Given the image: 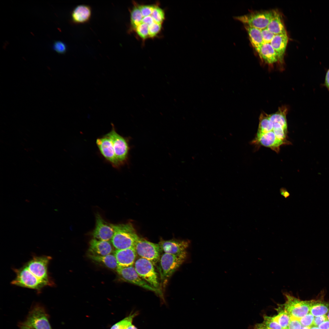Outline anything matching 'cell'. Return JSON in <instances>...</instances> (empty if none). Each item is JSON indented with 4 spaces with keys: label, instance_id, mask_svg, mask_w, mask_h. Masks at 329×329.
<instances>
[{
    "label": "cell",
    "instance_id": "16",
    "mask_svg": "<svg viewBox=\"0 0 329 329\" xmlns=\"http://www.w3.org/2000/svg\"><path fill=\"white\" fill-rule=\"evenodd\" d=\"M91 14V9L90 6L85 4L78 5L72 11L71 19L75 23H85L90 20Z\"/></svg>",
    "mask_w": 329,
    "mask_h": 329
},
{
    "label": "cell",
    "instance_id": "11",
    "mask_svg": "<svg viewBox=\"0 0 329 329\" xmlns=\"http://www.w3.org/2000/svg\"><path fill=\"white\" fill-rule=\"evenodd\" d=\"M116 271L119 275L124 281L154 292L164 300L161 290L152 287L142 279L133 266L124 267H118Z\"/></svg>",
    "mask_w": 329,
    "mask_h": 329
},
{
    "label": "cell",
    "instance_id": "36",
    "mask_svg": "<svg viewBox=\"0 0 329 329\" xmlns=\"http://www.w3.org/2000/svg\"><path fill=\"white\" fill-rule=\"evenodd\" d=\"M155 21L151 15L143 17L142 23H145L149 26Z\"/></svg>",
    "mask_w": 329,
    "mask_h": 329
},
{
    "label": "cell",
    "instance_id": "47",
    "mask_svg": "<svg viewBox=\"0 0 329 329\" xmlns=\"http://www.w3.org/2000/svg\"><path fill=\"white\" fill-rule=\"evenodd\" d=\"M283 329H289V328L288 327H286V328H283Z\"/></svg>",
    "mask_w": 329,
    "mask_h": 329
},
{
    "label": "cell",
    "instance_id": "31",
    "mask_svg": "<svg viewBox=\"0 0 329 329\" xmlns=\"http://www.w3.org/2000/svg\"><path fill=\"white\" fill-rule=\"evenodd\" d=\"M314 319V316L311 313H309L298 320L303 326L310 327L313 325Z\"/></svg>",
    "mask_w": 329,
    "mask_h": 329
},
{
    "label": "cell",
    "instance_id": "34",
    "mask_svg": "<svg viewBox=\"0 0 329 329\" xmlns=\"http://www.w3.org/2000/svg\"><path fill=\"white\" fill-rule=\"evenodd\" d=\"M301 327V324L298 320L290 317V320L288 326L289 329H300Z\"/></svg>",
    "mask_w": 329,
    "mask_h": 329
},
{
    "label": "cell",
    "instance_id": "3",
    "mask_svg": "<svg viewBox=\"0 0 329 329\" xmlns=\"http://www.w3.org/2000/svg\"><path fill=\"white\" fill-rule=\"evenodd\" d=\"M51 259L49 256H34L24 264L31 276L46 287H53L55 285L48 271V265Z\"/></svg>",
    "mask_w": 329,
    "mask_h": 329
},
{
    "label": "cell",
    "instance_id": "30",
    "mask_svg": "<svg viewBox=\"0 0 329 329\" xmlns=\"http://www.w3.org/2000/svg\"><path fill=\"white\" fill-rule=\"evenodd\" d=\"M261 30L264 43H270L275 35L270 31L267 28Z\"/></svg>",
    "mask_w": 329,
    "mask_h": 329
},
{
    "label": "cell",
    "instance_id": "1",
    "mask_svg": "<svg viewBox=\"0 0 329 329\" xmlns=\"http://www.w3.org/2000/svg\"><path fill=\"white\" fill-rule=\"evenodd\" d=\"M288 112L287 108L282 106L274 113H261L253 143L269 148L277 153L281 146L290 144L288 140Z\"/></svg>",
    "mask_w": 329,
    "mask_h": 329
},
{
    "label": "cell",
    "instance_id": "10",
    "mask_svg": "<svg viewBox=\"0 0 329 329\" xmlns=\"http://www.w3.org/2000/svg\"><path fill=\"white\" fill-rule=\"evenodd\" d=\"M137 254L155 265L159 261L162 251L159 244L140 238L134 246Z\"/></svg>",
    "mask_w": 329,
    "mask_h": 329
},
{
    "label": "cell",
    "instance_id": "23",
    "mask_svg": "<svg viewBox=\"0 0 329 329\" xmlns=\"http://www.w3.org/2000/svg\"><path fill=\"white\" fill-rule=\"evenodd\" d=\"M90 258L93 261L101 263L107 267L117 270L118 264L114 255L110 254L104 256H96L90 254Z\"/></svg>",
    "mask_w": 329,
    "mask_h": 329
},
{
    "label": "cell",
    "instance_id": "45",
    "mask_svg": "<svg viewBox=\"0 0 329 329\" xmlns=\"http://www.w3.org/2000/svg\"><path fill=\"white\" fill-rule=\"evenodd\" d=\"M110 329H116L114 325H113L111 328Z\"/></svg>",
    "mask_w": 329,
    "mask_h": 329
},
{
    "label": "cell",
    "instance_id": "2",
    "mask_svg": "<svg viewBox=\"0 0 329 329\" xmlns=\"http://www.w3.org/2000/svg\"><path fill=\"white\" fill-rule=\"evenodd\" d=\"M112 225L114 233L111 241L116 249L134 247L140 237L131 223Z\"/></svg>",
    "mask_w": 329,
    "mask_h": 329
},
{
    "label": "cell",
    "instance_id": "5",
    "mask_svg": "<svg viewBox=\"0 0 329 329\" xmlns=\"http://www.w3.org/2000/svg\"><path fill=\"white\" fill-rule=\"evenodd\" d=\"M284 295L285 302L281 305L290 317L299 320L309 313L312 300H301L288 293Z\"/></svg>",
    "mask_w": 329,
    "mask_h": 329
},
{
    "label": "cell",
    "instance_id": "19",
    "mask_svg": "<svg viewBox=\"0 0 329 329\" xmlns=\"http://www.w3.org/2000/svg\"><path fill=\"white\" fill-rule=\"evenodd\" d=\"M256 51L268 64H272L278 61V55L270 43H264Z\"/></svg>",
    "mask_w": 329,
    "mask_h": 329
},
{
    "label": "cell",
    "instance_id": "8",
    "mask_svg": "<svg viewBox=\"0 0 329 329\" xmlns=\"http://www.w3.org/2000/svg\"><path fill=\"white\" fill-rule=\"evenodd\" d=\"M274 10L256 11L235 17L244 25L262 30L267 27Z\"/></svg>",
    "mask_w": 329,
    "mask_h": 329
},
{
    "label": "cell",
    "instance_id": "4",
    "mask_svg": "<svg viewBox=\"0 0 329 329\" xmlns=\"http://www.w3.org/2000/svg\"><path fill=\"white\" fill-rule=\"evenodd\" d=\"M186 252L178 255L164 253L159 260V269L161 278L163 282H166L184 261L186 256Z\"/></svg>",
    "mask_w": 329,
    "mask_h": 329
},
{
    "label": "cell",
    "instance_id": "20",
    "mask_svg": "<svg viewBox=\"0 0 329 329\" xmlns=\"http://www.w3.org/2000/svg\"><path fill=\"white\" fill-rule=\"evenodd\" d=\"M267 28L275 35L286 32L279 12L274 10L273 16Z\"/></svg>",
    "mask_w": 329,
    "mask_h": 329
},
{
    "label": "cell",
    "instance_id": "25",
    "mask_svg": "<svg viewBox=\"0 0 329 329\" xmlns=\"http://www.w3.org/2000/svg\"><path fill=\"white\" fill-rule=\"evenodd\" d=\"M273 318L283 328L288 326L290 320V316L284 310H281L278 315Z\"/></svg>",
    "mask_w": 329,
    "mask_h": 329
},
{
    "label": "cell",
    "instance_id": "32",
    "mask_svg": "<svg viewBox=\"0 0 329 329\" xmlns=\"http://www.w3.org/2000/svg\"><path fill=\"white\" fill-rule=\"evenodd\" d=\"M143 17L151 15L155 5H138Z\"/></svg>",
    "mask_w": 329,
    "mask_h": 329
},
{
    "label": "cell",
    "instance_id": "38",
    "mask_svg": "<svg viewBox=\"0 0 329 329\" xmlns=\"http://www.w3.org/2000/svg\"><path fill=\"white\" fill-rule=\"evenodd\" d=\"M280 193L281 195L285 198L289 197L290 195V193L285 188H282L280 189Z\"/></svg>",
    "mask_w": 329,
    "mask_h": 329
},
{
    "label": "cell",
    "instance_id": "42",
    "mask_svg": "<svg viewBox=\"0 0 329 329\" xmlns=\"http://www.w3.org/2000/svg\"><path fill=\"white\" fill-rule=\"evenodd\" d=\"M126 329H137V328L134 325H133L131 324L128 326L126 327Z\"/></svg>",
    "mask_w": 329,
    "mask_h": 329
},
{
    "label": "cell",
    "instance_id": "13",
    "mask_svg": "<svg viewBox=\"0 0 329 329\" xmlns=\"http://www.w3.org/2000/svg\"><path fill=\"white\" fill-rule=\"evenodd\" d=\"M114 232L112 224L106 221L98 214L96 216V225L92 235L94 239L109 241L111 240Z\"/></svg>",
    "mask_w": 329,
    "mask_h": 329
},
{
    "label": "cell",
    "instance_id": "26",
    "mask_svg": "<svg viewBox=\"0 0 329 329\" xmlns=\"http://www.w3.org/2000/svg\"><path fill=\"white\" fill-rule=\"evenodd\" d=\"M151 16L154 21L158 23L162 24L165 19V14L164 11L157 5H155Z\"/></svg>",
    "mask_w": 329,
    "mask_h": 329
},
{
    "label": "cell",
    "instance_id": "12",
    "mask_svg": "<svg viewBox=\"0 0 329 329\" xmlns=\"http://www.w3.org/2000/svg\"><path fill=\"white\" fill-rule=\"evenodd\" d=\"M96 144L100 153L108 162L114 168L121 166L116 158L112 142L106 134L97 138Z\"/></svg>",
    "mask_w": 329,
    "mask_h": 329
},
{
    "label": "cell",
    "instance_id": "28",
    "mask_svg": "<svg viewBox=\"0 0 329 329\" xmlns=\"http://www.w3.org/2000/svg\"><path fill=\"white\" fill-rule=\"evenodd\" d=\"M263 324L271 329H283L282 327L276 321L273 317L264 316Z\"/></svg>",
    "mask_w": 329,
    "mask_h": 329
},
{
    "label": "cell",
    "instance_id": "24",
    "mask_svg": "<svg viewBox=\"0 0 329 329\" xmlns=\"http://www.w3.org/2000/svg\"><path fill=\"white\" fill-rule=\"evenodd\" d=\"M143 17L138 5H135L130 12L131 27L132 30H135L136 27L142 23Z\"/></svg>",
    "mask_w": 329,
    "mask_h": 329
},
{
    "label": "cell",
    "instance_id": "46",
    "mask_svg": "<svg viewBox=\"0 0 329 329\" xmlns=\"http://www.w3.org/2000/svg\"><path fill=\"white\" fill-rule=\"evenodd\" d=\"M327 317L328 319V320L329 321V311L328 312V314H327Z\"/></svg>",
    "mask_w": 329,
    "mask_h": 329
},
{
    "label": "cell",
    "instance_id": "35",
    "mask_svg": "<svg viewBox=\"0 0 329 329\" xmlns=\"http://www.w3.org/2000/svg\"><path fill=\"white\" fill-rule=\"evenodd\" d=\"M327 316L325 315H322L315 317L313 321V325L314 326H319L323 322L327 320Z\"/></svg>",
    "mask_w": 329,
    "mask_h": 329
},
{
    "label": "cell",
    "instance_id": "22",
    "mask_svg": "<svg viewBox=\"0 0 329 329\" xmlns=\"http://www.w3.org/2000/svg\"><path fill=\"white\" fill-rule=\"evenodd\" d=\"M329 311V303L322 299L312 300L310 312L314 316L325 315Z\"/></svg>",
    "mask_w": 329,
    "mask_h": 329
},
{
    "label": "cell",
    "instance_id": "14",
    "mask_svg": "<svg viewBox=\"0 0 329 329\" xmlns=\"http://www.w3.org/2000/svg\"><path fill=\"white\" fill-rule=\"evenodd\" d=\"M189 243L188 240L172 239H161L158 244L164 253L178 255L186 252Z\"/></svg>",
    "mask_w": 329,
    "mask_h": 329
},
{
    "label": "cell",
    "instance_id": "21",
    "mask_svg": "<svg viewBox=\"0 0 329 329\" xmlns=\"http://www.w3.org/2000/svg\"><path fill=\"white\" fill-rule=\"evenodd\" d=\"M245 28L249 36L250 41L256 51L264 43L263 40L261 30L247 25Z\"/></svg>",
    "mask_w": 329,
    "mask_h": 329
},
{
    "label": "cell",
    "instance_id": "39",
    "mask_svg": "<svg viewBox=\"0 0 329 329\" xmlns=\"http://www.w3.org/2000/svg\"><path fill=\"white\" fill-rule=\"evenodd\" d=\"M325 84L326 87L329 91V69L327 71L325 77Z\"/></svg>",
    "mask_w": 329,
    "mask_h": 329
},
{
    "label": "cell",
    "instance_id": "27",
    "mask_svg": "<svg viewBox=\"0 0 329 329\" xmlns=\"http://www.w3.org/2000/svg\"><path fill=\"white\" fill-rule=\"evenodd\" d=\"M137 34L142 39L145 40L149 37V26L142 23L135 30Z\"/></svg>",
    "mask_w": 329,
    "mask_h": 329
},
{
    "label": "cell",
    "instance_id": "43",
    "mask_svg": "<svg viewBox=\"0 0 329 329\" xmlns=\"http://www.w3.org/2000/svg\"><path fill=\"white\" fill-rule=\"evenodd\" d=\"M311 327L303 326L301 327L300 329H310Z\"/></svg>",
    "mask_w": 329,
    "mask_h": 329
},
{
    "label": "cell",
    "instance_id": "6",
    "mask_svg": "<svg viewBox=\"0 0 329 329\" xmlns=\"http://www.w3.org/2000/svg\"><path fill=\"white\" fill-rule=\"evenodd\" d=\"M111 125V130L106 134L112 142L116 158L121 166L126 164L128 159L129 150V141L126 138L117 132L113 123Z\"/></svg>",
    "mask_w": 329,
    "mask_h": 329
},
{
    "label": "cell",
    "instance_id": "41",
    "mask_svg": "<svg viewBox=\"0 0 329 329\" xmlns=\"http://www.w3.org/2000/svg\"><path fill=\"white\" fill-rule=\"evenodd\" d=\"M19 327L20 328V329H32L22 324H19Z\"/></svg>",
    "mask_w": 329,
    "mask_h": 329
},
{
    "label": "cell",
    "instance_id": "37",
    "mask_svg": "<svg viewBox=\"0 0 329 329\" xmlns=\"http://www.w3.org/2000/svg\"><path fill=\"white\" fill-rule=\"evenodd\" d=\"M318 327L320 329H329V321L326 320L320 324Z\"/></svg>",
    "mask_w": 329,
    "mask_h": 329
},
{
    "label": "cell",
    "instance_id": "33",
    "mask_svg": "<svg viewBox=\"0 0 329 329\" xmlns=\"http://www.w3.org/2000/svg\"><path fill=\"white\" fill-rule=\"evenodd\" d=\"M53 48L54 50L59 54L65 53L67 49V47L65 44L60 41H57L54 42Z\"/></svg>",
    "mask_w": 329,
    "mask_h": 329
},
{
    "label": "cell",
    "instance_id": "17",
    "mask_svg": "<svg viewBox=\"0 0 329 329\" xmlns=\"http://www.w3.org/2000/svg\"><path fill=\"white\" fill-rule=\"evenodd\" d=\"M89 250L91 255L104 256L111 254L112 251V248L109 241L93 238L90 242Z\"/></svg>",
    "mask_w": 329,
    "mask_h": 329
},
{
    "label": "cell",
    "instance_id": "29",
    "mask_svg": "<svg viewBox=\"0 0 329 329\" xmlns=\"http://www.w3.org/2000/svg\"><path fill=\"white\" fill-rule=\"evenodd\" d=\"M161 27V24L155 22L149 26V37L152 38L155 37L160 32Z\"/></svg>",
    "mask_w": 329,
    "mask_h": 329
},
{
    "label": "cell",
    "instance_id": "44",
    "mask_svg": "<svg viewBox=\"0 0 329 329\" xmlns=\"http://www.w3.org/2000/svg\"><path fill=\"white\" fill-rule=\"evenodd\" d=\"M310 329H320L319 327H318L317 326H314L310 327Z\"/></svg>",
    "mask_w": 329,
    "mask_h": 329
},
{
    "label": "cell",
    "instance_id": "40",
    "mask_svg": "<svg viewBox=\"0 0 329 329\" xmlns=\"http://www.w3.org/2000/svg\"><path fill=\"white\" fill-rule=\"evenodd\" d=\"M254 329H271L266 327L263 323L258 324L256 325Z\"/></svg>",
    "mask_w": 329,
    "mask_h": 329
},
{
    "label": "cell",
    "instance_id": "9",
    "mask_svg": "<svg viewBox=\"0 0 329 329\" xmlns=\"http://www.w3.org/2000/svg\"><path fill=\"white\" fill-rule=\"evenodd\" d=\"M154 265L150 260L140 257L135 261L134 267L142 279L152 287L161 289L157 274Z\"/></svg>",
    "mask_w": 329,
    "mask_h": 329
},
{
    "label": "cell",
    "instance_id": "15",
    "mask_svg": "<svg viewBox=\"0 0 329 329\" xmlns=\"http://www.w3.org/2000/svg\"><path fill=\"white\" fill-rule=\"evenodd\" d=\"M118 267H124L133 266L137 253L134 247L122 249H116L114 254Z\"/></svg>",
    "mask_w": 329,
    "mask_h": 329
},
{
    "label": "cell",
    "instance_id": "18",
    "mask_svg": "<svg viewBox=\"0 0 329 329\" xmlns=\"http://www.w3.org/2000/svg\"><path fill=\"white\" fill-rule=\"evenodd\" d=\"M288 41V37L286 32L275 35L270 43L278 55V61L281 63L283 62Z\"/></svg>",
    "mask_w": 329,
    "mask_h": 329
},
{
    "label": "cell",
    "instance_id": "7",
    "mask_svg": "<svg viewBox=\"0 0 329 329\" xmlns=\"http://www.w3.org/2000/svg\"><path fill=\"white\" fill-rule=\"evenodd\" d=\"M22 324L32 329H52L48 314L44 308L39 304L32 307Z\"/></svg>",
    "mask_w": 329,
    "mask_h": 329
}]
</instances>
